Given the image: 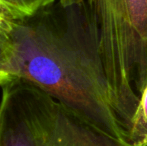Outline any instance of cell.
<instances>
[{
    "label": "cell",
    "mask_w": 147,
    "mask_h": 146,
    "mask_svg": "<svg viewBox=\"0 0 147 146\" xmlns=\"http://www.w3.org/2000/svg\"><path fill=\"white\" fill-rule=\"evenodd\" d=\"M3 83H5V82H4V81H2V80H0V86H1Z\"/></svg>",
    "instance_id": "obj_9"
},
{
    "label": "cell",
    "mask_w": 147,
    "mask_h": 146,
    "mask_svg": "<svg viewBox=\"0 0 147 146\" xmlns=\"http://www.w3.org/2000/svg\"><path fill=\"white\" fill-rule=\"evenodd\" d=\"M55 0H0V11L15 20L34 14Z\"/></svg>",
    "instance_id": "obj_5"
},
{
    "label": "cell",
    "mask_w": 147,
    "mask_h": 146,
    "mask_svg": "<svg viewBox=\"0 0 147 146\" xmlns=\"http://www.w3.org/2000/svg\"><path fill=\"white\" fill-rule=\"evenodd\" d=\"M8 73L29 82L102 132L126 142L111 103L96 24L84 3L59 0L16 20Z\"/></svg>",
    "instance_id": "obj_1"
},
{
    "label": "cell",
    "mask_w": 147,
    "mask_h": 146,
    "mask_svg": "<svg viewBox=\"0 0 147 146\" xmlns=\"http://www.w3.org/2000/svg\"><path fill=\"white\" fill-rule=\"evenodd\" d=\"M84 3L96 24L111 103L127 132L147 85V0H59Z\"/></svg>",
    "instance_id": "obj_2"
},
{
    "label": "cell",
    "mask_w": 147,
    "mask_h": 146,
    "mask_svg": "<svg viewBox=\"0 0 147 146\" xmlns=\"http://www.w3.org/2000/svg\"><path fill=\"white\" fill-rule=\"evenodd\" d=\"M126 143L130 146H147V85L130 121Z\"/></svg>",
    "instance_id": "obj_4"
},
{
    "label": "cell",
    "mask_w": 147,
    "mask_h": 146,
    "mask_svg": "<svg viewBox=\"0 0 147 146\" xmlns=\"http://www.w3.org/2000/svg\"><path fill=\"white\" fill-rule=\"evenodd\" d=\"M10 79V77H6V76H2V75H0V80H2V81H4V82H6V81H8V80Z\"/></svg>",
    "instance_id": "obj_8"
},
{
    "label": "cell",
    "mask_w": 147,
    "mask_h": 146,
    "mask_svg": "<svg viewBox=\"0 0 147 146\" xmlns=\"http://www.w3.org/2000/svg\"><path fill=\"white\" fill-rule=\"evenodd\" d=\"M12 56V45L8 36L0 34V75L10 77L8 73Z\"/></svg>",
    "instance_id": "obj_6"
},
{
    "label": "cell",
    "mask_w": 147,
    "mask_h": 146,
    "mask_svg": "<svg viewBox=\"0 0 147 146\" xmlns=\"http://www.w3.org/2000/svg\"><path fill=\"white\" fill-rule=\"evenodd\" d=\"M0 87V146H130L25 80Z\"/></svg>",
    "instance_id": "obj_3"
},
{
    "label": "cell",
    "mask_w": 147,
    "mask_h": 146,
    "mask_svg": "<svg viewBox=\"0 0 147 146\" xmlns=\"http://www.w3.org/2000/svg\"><path fill=\"white\" fill-rule=\"evenodd\" d=\"M16 20L0 11V34L9 37L15 27Z\"/></svg>",
    "instance_id": "obj_7"
}]
</instances>
